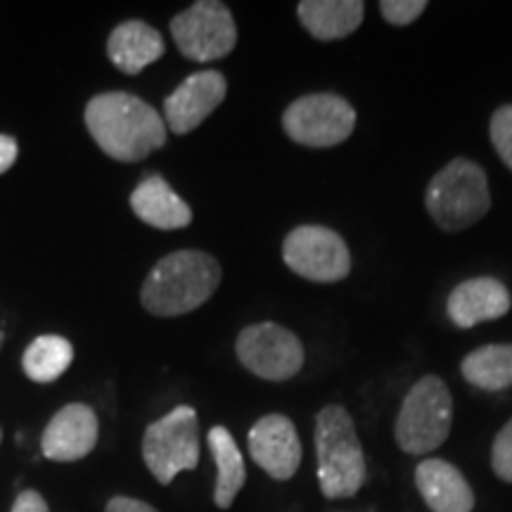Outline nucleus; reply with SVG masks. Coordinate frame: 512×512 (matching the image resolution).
Listing matches in <instances>:
<instances>
[{"instance_id":"412c9836","label":"nucleus","mask_w":512,"mask_h":512,"mask_svg":"<svg viewBox=\"0 0 512 512\" xmlns=\"http://www.w3.org/2000/svg\"><path fill=\"white\" fill-rule=\"evenodd\" d=\"M74 361V347L67 337L41 335L29 344L22 356V368L29 380L38 384L55 382L67 373Z\"/></svg>"},{"instance_id":"9d476101","label":"nucleus","mask_w":512,"mask_h":512,"mask_svg":"<svg viewBox=\"0 0 512 512\" xmlns=\"http://www.w3.org/2000/svg\"><path fill=\"white\" fill-rule=\"evenodd\" d=\"M283 261L313 283H339L351 271L347 242L325 226L294 228L283 242Z\"/></svg>"},{"instance_id":"4468645a","label":"nucleus","mask_w":512,"mask_h":512,"mask_svg":"<svg viewBox=\"0 0 512 512\" xmlns=\"http://www.w3.org/2000/svg\"><path fill=\"white\" fill-rule=\"evenodd\" d=\"M512 297L501 280L496 278H470L460 283L448 297L446 311L453 325L470 330L486 320H498L510 311Z\"/></svg>"},{"instance_id":"20e7f679","label":"nucleus","mask_w":512,"mask_h":512,"mask_svg":"<svg viewBox=\"0 0 512 512\" xmlns=\"http://www.w3.org/2000/svg\"><path fill=\"white\" fill-rule=\"evenodd\" d=\"M425 204L432 221L448 233L475 226L491 209L486 171L472 159H453L427 185Z\"/></svg>"},{"instance_id":"cd10ccee","label":"nucleus","mask_w":512,"mask_h":512,"mask_svg":"<svg viewBox=\"0 0 512 512\" xmlns=\"http://www.w3.org/2000/svg\"><path fill=\"white\" fill-rule=\"evenodd\" d=\"M3 342H5V335H3V330H0V349H3Z\"/></svg>"},{"instance_id":"b1692460","label":"nucleus","mask_w":512,"mask_h":512,"mask_svg":"<svg viewBox=\"0 0 512 512\" xmlns=\"http://www.w3.org/2000/svg\"><path fill=\"white\" fill-rule=\"evenodd\" d=\"M427 10L425 0H382L380 12L392 27H408Z\"/></svg>"},{"instance_id":"a878e982","label":"nucleus","mask_w":512,"mask_h":512,"mask_svg":"<svg viewBox=\"0 0 512 512\" xmlns=\"http://www.w3.org/2000/svg\"><path fill=\"white\" fill-rule=\"evenodd\" d=\"M105 512H159L157 508H152L150 503L138 501V498H128V496H114L110 503H107Z\"/></svg>"},{"instance_id":"f8f14e48","label":"nucleus","mask_w":512,"mask_h":512,"mask_svg":"<svg viewBox=\"0 0 512 512\" xmlns=\"http://www.w3.org/2000/svg\"><path fill=\"white\" fill-rule=\"evenodd\" d=\"M228 81L216 69H204L188 76L164 102V124L176 136L195 131L216 107L226 100Z\"/></svg>"},{"instance_id":"1a4fd4ad","label":"nucleus","mask_w":512,"mask_h":512,"mask_svg":"<svg viewBox=\"0 0 512 512\" xmlns=\"http://www.w3.org/2000/svg\"><path fill=\"white\" fill-rule=\"evenodd\" d=\"M235 351L249 373L268 382L290 380L302 370L306 358L299 337L278 323L249 325L240 332Z\"/></svg>"},{"instance_id":"0eeeda50","label":"nucleus","mask_w":512,"mask_h":512,"mask_svg":"<svg viewBox=\"0 0 512 512\" xmlns=\"http://www.w3.org/2000/svg\"><path fill=\"white\" fill-rule=\"evenodd\" d=\"M171 36L178 50L192 62H216L233 53L238 27L219 0H200L171 19Z\"/></svg>"},{"instance_id":"f03ea898","label":"nucleus","mask_w":512,"mask_h":512,"mask_svg":"<svg viewBox=\"0 0 512 512\" xmlns=\"http://www.w3.org/2000/svg\"><path fill=\"white\" fill-rule=\"evenodd\" d=\"M221 264L207 252L183 249L157 261L145 278L140 302L152 316L174 318L200 309L221 285Z\"/></svg>"},{"instance_id":"a211bd4d","label":"nucleus","mask_w":512,"mask_h":512,"mask_svg":"<svg viewBox=\"0 0 512 512\" xmlns=\"http://www.w3.org/2000/svg\"><path fill=\"white\" fill-rule=\"evenodd\" d=\"M299 22L318 41H339L361 27L366 3L361 0H302L297 5Z\"/></svg>"},{"instance_id":"f3484780","label":"nucleus","mask_w":512,"mask_h":512,"mask_svg":"<svg viewBox=\"0 0 512 512\" xmlns=\"http://www.w3.org/2000/svg\"><path fill=\"white\" fill-rule=\"evenodd\" d=\"M131 209L140 221L159 230H178L192 223V209L162 176H147L131 192Z\"/></svg>"},{"instance_id":"39448f33","label":"nucleus","mask_w":512,"mask_h":512,"mask_svg":"<svg viewBox=\"0 0 512 512\" xmlns=\"http://www.w3.org/2000/svg\"><path fill=\"white\" fill-rule=\"evenodd\" d=\"M453 396L437 375H425L413 384L401 403L394 425V439L401 451L411 456H427L451 434Z\"/></svg>"},{"instance_id":"ddd939ff","label":"nucleus","mask_w":512,"mask_h":512,"mask_svg":"<svg viewBox=\"0 0 512 512\" xmlns=\"http://www.w3.org/2000/svg\"><path fill=\"white\" fill-rule=\"evenodd\" d=\"M98 444V415L86 403H69L53 415L41 437V451L55 463H76Z\"/></svg>"},{"instance_id":"aec40b11","label":"nucleus","mask_w":512,"mask_h":512,"mask_svg":"<svg viewBox=\"0 0 512 512\" xmlns=\"http://www.w3.org/2000/svg\"><path fill=\"white\" fill-rule=\"evenodd\" d=\"M460 373L472 387L484 392L512 387V344H489L470 351L460 363Z\"/></svg>"},{"instance_id":"bb28decb","label":"nucleus","mask_w":512,"mask_h":512,"mask_svg":"<svg viewBox=\"0 0 512 512\" xmlns=\"http://www.w3.org/2000/svg\"><path fill=\"white\" fill-rule=\"evenodd\" d=\"M19 157V145L12 136H0V174L12 169V164Z\"/></svg>"},{"instance_id":"7ed1b4c3","label":"nucleus","mask_w":512,"mask_h":512,"mask_svg":"<svg viewBox=\"0 0 512 512\" xmlns=\"http://www.w3.org/2000/svg\"><path fill=\"white\" fill-rule=\"evenodd\" d=\"M318 482L325 498H351L366 482V456L356 425L342 406H325L316 415Z\"/></svg>"},{"instance_id":"2eb2a0df","label":"nucleus","mask_w":512,"mask_h":512,"mask_svg":"<svg viewBox=\"0 0 512 512\" xmlns=\"http://www.w3.org/2000/svg\"><path fill=\"white\" fill-rule=\"evenodd\" d=\"M415 484L432 512H472L475 494L456 465L427 458L415 467Z\"/></svg>"},{"instance_id":"6e6552de","label":"nucleus","mask_w":512,"mask_h":512,"mask_svg":"<svg viewBox=\"0 0 512 512\" xmlns=\"http://www.w3.org/2000/svg\"><path fill=\"white\" fill-rule=\"evenodd\" d=\"M283 128L297 145L335 147L354 133L356 112L335 93H311L287 107Z\"/></svg>"},{"instance_id":"6ab92c4d","label":"nucleus","mask_w":512,"mask_h":512,"mask_svg":"<svg viewBox=\"0 0 512 512\" xmlns=\"http://www.w3.org/2000/svg\"><path fill=\"white\" fill-rule=\"evenodd\" d=\"M207 441L211 448V456H214L216 472H219V475H216L214 503L219 505L221 510H228L230 505H233L235 496L240 494L242 486H245V460H242L240 448L226 427H211Z\"/></svg>"},{"instance_id":"f257e3e1","label":"nucleus","mask_w":512,"mask_h":512,"mask_svg":"<svg viewBox=\"0 0 512 512\" xmlns=\"http://www.w3.org/2000/svg\"><path fill=\"white\" fill-rule=\"evenodd\" d=\"M86 126L105 155L117 162H140L166 143V124L138 95L100 93L86 105Z\"/></svg>"},{"instance_id":"393cba45","label":"nucleus","mask_w":512,"mask_h":512,"mask_svg":"<svg viewBox=\"0 0 512 512\" xmlns=\"http://www.w3.org/2000/svg\"><path fill=\"white\" fill-rule=\"evenodd\" d=\"M12 512H50L46 498H43L38 491L27 489L22 491L15 498V505H12Z\"/></svg>"},{"instance_id":"4be33fe9","label":"nucleus","mask_w":512,"mask_h":512,"mask_svg":"<svg viewBox=\"0 0 512 512\" xmlns=\"http://www.w3.org/2000/svg\"><path fill=\"white\" fill-rule=\"evenodd\" d=\"M489 133L498 157L503 159L508 169H512V105L498 107L494 117H491Z\"/></svg>"},{"instance_id":"423d86ee","label":"nucleus","mask_w":512,"mask_h":512,"mask_svg":"<svg viewBox=\"0 0 512 512\" xmlns=\"http://www.w3.org/2000/svg\"><path fill=\"white\" fill-rule=\"evenodd\" d=\"M143 460L159 484L169 486L178 472L200 465V420L195 408L178 406L152 422L143 437Z\"/></svg>"},{"instance_id":"c85d7f7f","label":"nucleus","mask_w":512,"mask_h":512,"mask_svg":"<svg viewBox=\"0 0 512 512\" xmlns=\"http://www.w3.org/2000/svg\"><path fill=\"white\" fill-rule=\"evenodd\" d=\"M0 441H3V432H0Z\"/></svg>"},{"instance_id":"5701e85b","label":"nucleus","mask_w":512,"mask_h":512,"mask_svg":"<svg viewBox=\"0 0 512 512\" xmlns=\"http://www.w3.org/2000/svg\"><path fill=\"white\" fill-rule=\"evenodd\" d=\"M491 467L498 479L512 484V420L505 422L503 430L496 434L491 446Z\"/></svg>"},{"instance_id":"9b49d317","label":"nucleus","mask_w":512,"mask_h":512,"mask_svg":"<svg viewBox=\"0 0 512 512\" xmlns=\"http://www.w3.org/2000/svg\"><path fill=\"white\" fill-rule=\"evenodd\" d=\"M249 456L278 482L292 479L302 465V441L294 422L280 413L264 415L249 430Z\"/></svg>"},{"instance_id":"dca6fc26","label":"nucleus","mask_w":512,"mask_h":512,"mask_svg":"<svg viewBox=\"0 0 512 512\" xmlns=\"http://www.w3.org/2000/svg\"><path fill=\"white\" fill-rule=\"evenodd\" d=\"M164 38L150 24L131 22L119 24L107 41V55L114 67L124 74H140L145 67L155 64L164 55Z\"/></svg>"}]
</instances>
